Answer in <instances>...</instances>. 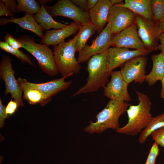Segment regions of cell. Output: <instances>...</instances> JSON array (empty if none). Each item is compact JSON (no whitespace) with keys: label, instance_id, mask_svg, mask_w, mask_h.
Instances as JSON below:
<instances>
[{"label":"cell","instance_id":"6da1fadb","mask_svg":"<svg viewBox=\"0 0 164 164\" xmlns=\"http://www.w3.org/2000/svg\"><path fill=\"white\" fill-rule=\"evenodd\" d=\"M138 104L129 105L126 111L128 122L125 126L119 128L116 132L131 136H135L141 132L150 121L152 117L150 113L152 103L148 96L136 90Z\"/></svg>","mask_w":164,"mask_h":164},{"label":"cell","instance_id":"7a4b0ae2","mask_svg":"<svg viewBox=\"0 0 164 164\" xmlns=\"http://www.w3.org/2000/svg\"><path fill=\"white\" fill-rule=\"evenodd\" d=\"M129 104L125 101L110 100L105 107L95 116L96 120L90 121L84 131L90 134L101 133L108 129L115 130L119 128L120 117L126 111Z\"/></svg>","mask_w":164,"mask_h":164},{"label":"cell","instance_id":"3957f363","mask_svg":"<svg viewBox=\"0 0 164 164\" xmlns=\"http://www.w3.org/2000/svg\"><path fill=\"white\" fill-rule=\"evenodd\" d=\"M107 52L94 55L89 60L86 68L88 73L87 83L73 94V97L95 92L100 88L105 87L111 73L108 69Z\"/></svg>","mask_w":164,"mask_h":164},{"label":"cell","instance_id":"277c9868","mask_svg":"<svg viewBox=\"0 0 164 164\" xmlns=\"http://www.w3.org/2000/svg\"><path fill=\"white\" fill-rule=\"evenodd\" d=\"M21 43L22 48L33 56L43 72L50 77H53L59 72L55 62L53 52L45 44L37 43L33 38L25 34L16 38Z\"/></svg>","mask_w":164,"mask_h":164},{"label":"cell","instance_id":"5b68a950","mask_svg":"<svg viewBox=\"0 0 164 164\" xmlns=\"http://www.w3.org/2000/svg\"><path fill=\"white\" fill-rule=\"evenodd\" d=\"M76 52L73 38L54 46V60L62 77H70L80 72L81 66L75 57Z\"/></svg>","mask_w":164,"mask_h":164},{"label":"cell","instance_id":"8992f818","mask_svg":"<svg viewBox=\"0 0 164 164\" xmlns=\"http://www.w3.org/2000/svg\"><path fill=\"white\" fill-rule=\"evenodd\" d=\"M44 6L51 16L67 17L81 25L90 22L89 12L81 9L71 0H58L52 6Z\"/></svg>","mask_w":164,"mask_h":164},{"label":"cell","instance_id":"52a82bcc","mask_svg":"<svg viewBox=\"0 0 164 164\" xmlns=\"http://www.w3.org/2000/svg\"><path fill=\"white\" fill-rule=\"evenodd\" d=\"M135 22L138 36L146 49L151 51L158 50L160 36L162 33L160 23L137 15Z\"/></svg>","mask_w":164,"mask_h":164},{"label":"cell","instance_id":"ba28073f","mask_svg":"<svg viewBox=\"0 0 164 164\" xmlns=\"http://www.w3.org/2000/svg\"><path fill=\"white\" fill-rule=\"evenodd\" d=\"M15 73L11 59L9 56L3 55L0 63V75L5 84L4 94L5 95L10 94L12 99H13L19 107L23 106L22 97L23 91L15 78Z\"/></svg>","mask_w":164,"mask_h":164},{"label":"cell","instance_id":"9c48e42d","mask_svg":"<svg viewBox=\"0 0 164 164\" xmlns=\"http://www.w3.org/2000/svg\"><path fill=\"white\" fill-rule=\"evenodd\" d=\"M112 35L110 24L108 23L90 45L86 44L79 53L77 60L80 63L89 60L92 56L107 52L111 46Z\"/></svg>","mask_w":164,"mask_h":164},{"label":"cell","instance_id":"30bf717a","mask_svg":"<svg viewBox=\"0 0 164 164\" xmlns=\"http://www.w3.org/2000/svg\"><path fill=\"white\" fill-rule=\"evenodd\" d=\"M68 76L42 83H34L28 81L21 77L17 79L18 82L22 91L33 89L39 91L50 98L58 93L67 89L71 84V81H66Z\"/></svg>","mask_w":164,"mask_h":164},{"label":"cell","instance_id":"8fae6325","mask_svg":"<svg viewBox=\"0 0 164 164\" xmlns=\"http://www.w3.org/2000/svg\"><path fill=\"white\" fill-rule=\"evenodd\" d=\"M110 76V81L104 88V95L110 100L127 102L131 101L128 91L129 84L123 78L120 70L113 71Z\"/></svg>","mask_w":164,"mask_h":164},{"label":"cell","instance_id":"7c38bea8","mask_svg":"<svg viewBox=\"0 0 164 164\" xmlns=\"http://www.w3.org/2000/svg\"><path fill=\"white\" fill-rule=\"evenodd\" d=\"M111 46L114 47L131 48L135 50L146 49L137 32L135 22L120 32L112 35Z\"/></svg>","mask_w":164,"mask_h":164},{"label":"cell","instance_id":"4fadbf2b","mask_svg":"<svg viewBox=\"0 0 164 164\" xmlns=\"http://www.w3.org/2000/svg\"><path fill=\"white\" fill-rule=\"evenodd\" d=\"M137 15L127 8L113 5L108 22L110 24L112 36L132 25L135 22Z\"/></svg>","mask_w":164,"mask_h":164},{"label":"cell","instance_id":"5bb4252c","mask_svg":"<svg viewBox=\"0 0 164 164\" xmlns=\"http://www.w3.org/2000/svg\"><path fill=\"white\" fill-rule=\"evenodd\" d=\"M147 62L145 56H137L127 62L120 70L125 81L128 84L133 81L134 83L142 84L145 81Z\"/></svg>","mask_w":164,"mask_h":164},{"label":"cell","instance_id":"9a60e30c","mask_svg":"<svg viewBox=\"0 0 164 164\" xmlns=\"http://www.w3.org/2000/svg\"><path fill=\"white\" fill-rule=\"evenodd\" d=\"M152 52L146 49L130 50L127 48L110 47L107 53L109 71L111 73L135 57L145 56Z\"/></svg>","mask_w":164,"mask_h":164},{"label":"cell","instance_id":"2e32d148","mask_svg":"<svg viewBox=\"0 0 164 164\" xmlns=\"http://www.w3.org/2000/svg\"><path fill=\"white\" fill-rule=\"evenodd\" d=\"M113 5L110 0H99L96 5L88 12L90 22L100 34L108 22Z\"/></svg>","mask_w":164,"mask_h":164},{"label":"cell","instance_id":"e0dca14e","mask_svg":"<svg viewBox=\"0 0 164 164\" xmlns=\"http://www.w3.org/2000/svg\"><path fill=\"white\" fill-rule=\"evenodd\" d=\"M80 25L73 22L60 29L46 31L40 43L48 46H56L64 42L65 39L78 31Z\"/></svg>","mask_w":164,"mask_h":164},{"label":"cell","instance_id":"ac0fdd59","mask_svg":"<svg viewBox=\"0 0 164 164\" xmlns=\"http://www.w3.org/2000/svg\"><path fill=\"white\" fill-rule=\"evenodd\" d=\"M9 19L1 18L0 24L4 26L9 22L18 24L20 27L32 32L41 39L44 37L43 31L44 29L35 20L34 15L26 13L24 16L20 18H11Z\"/></svg>","mask_w":164,"mask_h":164},{"label":"cell","instance_id":"d6986e66","mask_svg":"<svg viewBox=\"0 0 164 164\" xmlns=\"http://www.w3.org/2000/svg\"><path fill=\"white\" fill-rule=\"evenodd\" d=\"M116 5L127 8L145 19L154 21L151 8V0H125L123 4Z\"/></svg>","mask_w":164,"mask_h":164},{"label":"cell","instance_id":"ffe728a7","mask_svg":"<svg viewBox=\"0 0 164 164\" xmlns=\"http://www.w3.org/2000/svg\"><path fill=\"white\" fill-rule=\"evenodd\" d=\"M151 59L152 68L145 78V81L150 86L164 77V53L161 51L159 54L152 55Z\"/></svg>","mask_w":164,"mask_h":164},{"label":"cell","instance_id":"44dd1931","mask_svg":"<svg viewBox=\"0 0 164 164\" xmlns=\"http://www.w3.org/2000/svg\"><path fill=\"white\" fill-rule=\"evenodd\" d=\"M34 17L38 24L44 30H49L51 28L60 29L67 26L54 20L47 12L43 4L41 5L39 12L34 15Z\"/></svg>","mask_w":164,"mask_h":164},{"label":"cell","instance_id":"7402d4cb","mask_svg":"<svg viewBox=\"0 0 164 164\" xmlns=\"http://www.w3.org/2000/svg\"><path fill=\"white\" fill-rule=\"evenodd\" d=\"M96 31L95 27L91 22L80 25L78 32L73 38L76 52L79 53L83 50L88 39Z\"/></svg>","mask_w":164,"mask_h":164},{"label":"cell","instance_id":"603a6c76","mask_svg":"<svg viewBox=\"0 0 164 164\" xmlns=\"http://www.w3.org/2000/svg\"><path fill=\"white\" fill-rule=\"evenodd\" d=\"M164 127V112L155 117H152L146 127L141 132L138 141L143 144L148 137L155 130Z\"/></svg>","mask_w":164,"mask_h":164},{"label":"cell","instance_id":"cb8c5ba5","mask_svg":"<svg viewBox=\"0 0 164 164\" xmlns=\"http://www.w3.org/2000/svg\"><path fill=\"white\" fill-rule=\"evenodd\" d=\"M23 98L29 104H39L44 106L50 102L51 99L36 89H28L23 90Z\"/></svg>","mask_w":164,"mask_h":164},{"label":"cell","instance_id":"d4e9b609","mask_svg":"<svg viewBox=\"0 0 164 164\" xmlns=\"http://www.w3.org/2000/svg\"><path fill=\"white\" fill-rule=\"evenodd\" d=\"M17 13L24 12L26 13L37 14L40 10V6L36 0H17Z\"/></svg>","mask_w":164,"mask_h":164},{"label":"cell","instance_id":"484cf974","mask_svg":"<svg viewBox=\"0 0 164 164\" xmlns=\"http://www.w3.org/2000/svg\"><path fill=\"white\" fill-rule=\"evenodd\" d=\"M0 48L7 53L15 56L22 63H26L32 66L36 67L32 62L31 59L28 55L19 49L13 48L5 42L0 40Z\"/></svg>","mask_w":164,"mask_h":164},{"label":"cell","instance_id":"4316f807","mask_svg":"<svg viewBox=\"0 0 164 164\" xmlns=\"http://www.w3.org/2000/svg\"><path fill=\"white\" fill-rule=\"evenodd\" d=\"M151 8L154 21L160 23L164 17V0H151Z\"/></svg>","mask_w":164,"mask_h":164},{"label":"cell","instance_id":"83f0119b","mask_svg":"<svg viewBox=\"0 0 164 164\" xmlns=\"http://www.w3.org/2000/svg\"><path fill=\"white\" fill-rule=\"evenodd\" d=\"M159 145L155 142L152 145L145 164H155L159 152Z\"/></svg>","mask_w":164,"mask_h":164},{"label":"cell","instance_id":"f1b7e54d","mask_svg":"<svg viewBox=\"0 0 164 164\" xmlns=\"http://www.w3.org/2000/svg\"><path fill=\"white\" fill-rule=\"evenodd\" d=\"M151 135L155 142L164 148V127L154 131Z\"/></svg>","mask_w":164,"mask_h":164},{"label":"cell","instance_id":"f546056e","mask_svg":"<svg viewBox=\"0 0 164 164\" xmlns=\"http://www.w3.org/2000/svg\"><path fill=\"white\" fill-rule=\"evenodd\" d=\"M4 39L5 42L13 48L19 49L22 48L20 42L16 38H14L12 35L9 32L7 33L4 37Z\"/></svg>","mask_w":164,"mask_h":164},{"label":"cell","instance_id":"4dcf8cb0","mask_svg":"<svg viewBox=\"0 0 164 164\" xmlns=\"http://www.w3.org/2000/svg\"><path fill=\"white\" fill-rule=\"evenodd\" d=\"M19 107L16 102L11 100L6 107L5 111L6 115L9 117L16 112Z\"/></svg>","mask_w":164,"mask_h":164},{"label":"cell","instance_id":"1f68e13d","mask_svg":"<svg viewBox=\"0 0 164 164\" xmlns=\"http://www.w3.org/2000/svg\"><path fill=\"white\" fill-rule=\"evenodd\" d=\"M4 2L7 8L12 12L17 13L18 4L17 1L15 0H2Z\"/></svg>","mask_w":164,"mask_h":164},{"label":"cell","instance_id":"d6a6232c","mask_svg":"<svg viewBox=\"0 0 164 164\" xmlns=\"http://www.w3.org/2000/svg\"><path fill=\"white\" fill-rule=\"evenodd\" d=\"M4 15L7 16H10V17H14L15 13L9 10L5 6V3L2 1H0V16Z\"/></svg>","mask_w":164,"mask_h":164},{"label":"cell","instance_id":"836d02e7","mask_svg":"<svg viewBox=\"0 0 164 164\" xmlns=\"http://www.w3.org/2000/svg\"><path fill=\"white\" fill-rule=\"evenodd\" d=\"M6 107L2 104L1 99H0V126L2 128L4 126V120L6 118L9 117L5 113Z\"/></svg>","mask_w":164,"mask_h":164},{"label":"cell","instance_id":"e575fe53","mask_svg":"<svg viewBox=\"0 0 164 164\" xmlns=\"http://www.w3.org/2000/svg\"><path fill=\"white\" fill-rule=\"evenodd\" d=\"M71 1L81 9L87 11V0H71Z\"/></svg>","mask_w":164,"mask_h":164},{"label":"cell","instance_id":"d590c367","mask_svg":"<svg viewBox=\"0 0 164 164\" xmlns=\"http://www.w3.org/2000/svg\"><path fill=\"white\" fill-rule=\"evenodd\" d=\"M159 40L160 41V44L158 46V50L164 53V32H162L160 34Z\"/></svg>","mask_w":164,"mask_h":164},{"label":"cell","instance_id":"8d00e7d4","mask_svg":"<svg viewBox=\"0 0 164 164\" xmlns=\"http://www.w3.org/2000/svg\"><path fill=\"white\" fill-rule=\"evenodd\" d=\"M99 0H87V11H89L93 8L97 4Z\"/></svg>","mask_w":164,"mask_h":164},{"label":"cell","instance_id":"74e56055","mask_svg":"<svg viewBox=\"0 0 164 164\" xmlns=\"http://www.w3.org/2000/svg\"><path fill=\"white\" fill-rule=\"evenodd\" d=\"M162 89L160 93V96L162 99H164V77L161 80Z\"/></svg>","mask_w":164,"mask_h":164},{"label":"cell","instance_id":"f35d334b","mask_svg":"<svg viewBox=\"0 0 164 164\" xmlns=\"http://www.w3.org/2000/svg\"><path fill=\"white\" fill-rule=\"evenodd\" d=\"M111 2L113 5H116L123 4L122 0H110Z\"/></svg>","mask_w":164,"mask_h":164},{"label":"cell","instance_id":"ab89813d","mask_svg":"<svg viewBox=\"0 0 164 164\" xmlns=\"http://www.w3.org/2000/svg\"><path fill=\"white\" fill-rule=\"evenodd\" d=\"M52 0H38V2L39 4H40L41 5L42 4L44 5L45 4L51 2Z\"/></svg>","mask_w":164,"mask_h":164},{"label":"cell","instance_id":"60d3db41","mask_svg":"<svg viewBox=\"0 0 164 164\" xmlns=\"http://www.w3.org/2000/svg\"><path fill=\"white\" fill-rule=\"evenodd\" d=\"M160 25L162 32H164V19L160 22Z\"/></svg>","mask_w":164,"mask_h":164},{"label":"cell","instance_id":"b9f144b4","mask_svg":"<svg viewBox=\"0 0 164 164\" xmlns=\"http://www.w3.org/2000/svg\"><path fill=\"white\" fill-rule=\"evenodd\" d=\"M163 19H164H164H163Z\"/></svg>","mask_w":164,"mask_h":164}]
</instances>
